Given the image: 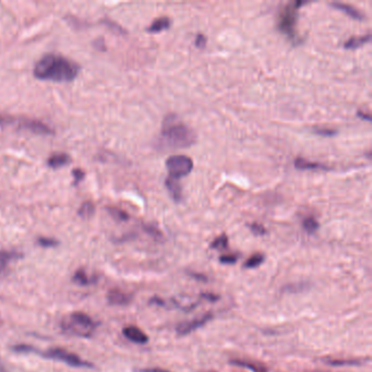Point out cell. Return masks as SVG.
<instances>
[{
  "label": "cell",
  "instance_id": "cell-1",
  "mask_svg": "<svg viewBox=\"0 0 372 372\" xmlns=\"http://www.w3.org/2000/svg\"><path fill=\"white\" fill-rule=\"evenodd\" d=\"M80 72V67L73 60L57 54H46L35 63L34 77L43 81L71 82Z\"/></svg>",
  "mask_w": 372,
  "mask_h": 372
},
{
  "label": "cell",
  "instance_id": "cell-2",
  "mask_svg": "<svg viewBox=\"0 0 372 372\" xmlns=\"http://www.w3.org/2000/svg\"><path fill=\"white\" fill-rule=\"evenodd\" d=\"M197 141V135L191 128L183 124L174 114L166 116L162 124L160 142L163 147L171 150L189 147Z\"/></svg>",
  "mask_w": 372,
  "mask_h": 372
},
{
  "label": "cell",
  "instance_id": "cell-3",
  "mask_svg": "<svg viewBox=\"0 0 372 372\" xmlns=\"http://www.w3.org/2000/svg\"><path fill=\"white\" fill-rule=\"evenodd\" d=\"M96 327V322L83 312L69 313L60 321L61 331L64 334L77 336V338H91L95 333Z\"/></svg>",
  "mask_w": 372,
  "mask_h": 372
},
{
  "label": "cell",
  "instance_id": "cell-4",
  "mask_svg": "<svg viewBox=\"0 0 372 372\" xmlns=\"http://www.w3.org/2000/svg\"><path fill=\"white\" fill-rule=\"evenodd\" d=\"M306 4H308V2H303V0H295V2L288 3L282 9L280 18H278V30L286 35L292 44H297L300 42L296 32V23L298 20V10Z\"/></svg>",
  "mask_w": 372,
  "mask_h": 372
},
{
  "label": "cell",
  "instance_id": "cell-5",
  "mask_svg": "<svg viewBox=\"0 0 372 372\" xmlns=\"http://www.w3.org/2000/svg\"><path fill=\"white\" fill-rule=\"evenodd\" d=\"M166 168L170 178L179 179L191 173L193 161L187 155H173L166 161Z\"/></svg>",
  "mask_w": 372,
  "mask_h": 372
},
{
  "label": "cell",
  "instance_id": "cell-6",
  "mask_svg": "<svg viewBox=\"0 0 372 372\" xmlns=\"http://www.w3.org/2000/svg\"><path fill=\"white\" fill-rule=\"evenodd\" d=\"M16 124L21 129H26V130L38 133V134H53L54 131L52 128H49L47 125L43 124L42 121L34 120V119H26V118H12L8 116H0V126L5 125H13Z\"/></svg>",
  "mask_w": 372,
  "mask_h": 372
},
{
  "label": "cell",
  "instance_id": "cell-7",
  "mask_svg": "<svg viewBox=\"0 0 372 372\" xmlns=\"http://www.w3.org/2000/svg\"><path fill=\"white\" fill-rule=\"evenodd\" d=\"M48 359H54L58 360L63 363L68 364L70 367H77V368H91L92 364L87 361L83 360L81 357L77 356L73 353H70L68 350L63 348H51L43 355Z\"/></svg>",
  "mask_w": 372,
  "mask_h": 372
},
{
  "label": "cell",
  "instance_id": "cell-8",
  "mask_svg": "<svg viewBox=\"0 0 372 372\" xmlns=\"http://www.w3.org/2000/svg\"><path fill=\"white\" fill-rule=\"evenodd\" d=\"M213 318L212 313H207V314H204V316L200 317V318H197L195 320L192 321H187V322H183V323H180L179 325L177 326V333L183 336V335H187V334H190L192 333L193 331L198 330V328L202 327L204 324H206L207 322H209L211 319Z\"/></svg>",
  "mask_w": 372,
  "mask_h": 372
},
{
  "label": "cell",
  "instance_id": "cell-9",
  "mask_svg": "<svg viewBox=\"0 0 372 372\" xmlns=\"http://www.w3.org/2000/svg\"><path fill=\"white\" fill-rule=\"evenodd\" d=\"M123 334L125 335V338L127 340L134 343V344L144 345L148 342L147 335L143 331H141L140 328L137 326H132V325L126 326L123 330Z\"/></svg>",
  "mask_w": 372,
  "mask_h": 372
},
{
  "label": "cell",
  "instance_id": "cell-10",
  "mask_svg": "<svg viewBox=\"0 0 372 372\" xmlns=\"http://www.w3.org/2000/svg\"><path fill=\"white\" fill-rule=\"evenodd\" d=\"M132 296L119 289H111L107 294V302L113 306H127L131 303Z\"/></svg>",
  "mask_w": 372,
  "mask_h": 372
},
{
  "label": "cell",
  "instance_id": "cell-11",
  "mask_svg": "<svg viewBox=\"0 0 372 372\" xmlns=\"http://www.w3.org/2000/svg\"><path fill=\"white\" fill-rule=\"evenodd\" d=\"M332 7H334L335 9H338L342 12L346 13L347 16H349L350 18H353L355 20H358V21H362L364 20V14L358 10L357 8H355V7L350 6L348 4H345V3H341V2H333L330 4Z\"/></svg>",
  "mask_w": 372,
  "mask_h": 372
},
{
  "label": "cell",
  "instance_id": "cell-12",
  "mask_svg": "<svg viewBox=\"0 0 372 372\" xmlns=\"http://www.w3.org/2000/svg\"><path fill=\"white\" fill-rule=\"evenodd\" d=\"M165 185H166V188L168 189L171 198L174 199V201L175 202H181L182 189H181V185L179 184V182L177 181V179H174V178L168 177L167 179L165 180Z\"/></svg>",
  "mask_w": 372,
  "mask_h": 372
},
{
  "label": "cell",
  "instance_id": "cell-13",
  "mask_svg": "<svg viewBox=\"0 0 372 372\" xmlns=\"http://www.w3.org/2000/svg\"><path fill=\"white\" fill-rule=\"evenodd\" d=\"M295 167L299 170H328L327 166L323 165V164L320 163H314V162H309L303 157H297L295 160Z\"/></svg>",
  "mask_w": 372,
  "mask_h": 372
},
{
  "label": "cell",
  "instance_id": "cell-14",
  "mask_svg": "<svg viewBox=\"0 0 372 372\" xmlns=\"http://www.w3.org/2000/svg\"><path fill=\"white\" fill-rule=\"evenodd\" d=\"M71 163V157L66 153H57L49 157L47 164L51 168H59Z\"/></svg>",
  "mask_w": 372,
  "mask_h": 372
},
{
  "label": "cell",
  "instance_id": "cell-15",
  "mask_svg": "<svg viewBox=\"0 0 372 372\" xmlns=\"http://www.w3.org/2000/svg\"><path fill=\"white\" fill-rule=\"evenodd\" d=\"M371 41V34L368 33L366 35H362V36H352L349 40H347L344 44V47L347 49H356L359 48L363 45L368 44V43Z\"/></svg>",
  "mask_w": 372,
  "mask_h": 372
},
{
  "label": "cell",
  "instance_id": "cell-16",
  "mask_svg": "<svg viewBox=\"0 0 372 372\" xmlns=\"http://www.w3.org/2000/svg\"><path fill=\"white\" fill-rule=\"evenodd\" d=\"M170 24H171V21L168 17H161L153 21L151 25L147 27V32L159 33L161 31L167 30V28L170 27Z\"/></svg>",
  "mask_w": 372,
  "mask_h": 372
},
{
  "label": "cell",
  "instance_id": "cell-17",
  "mask_svg": "<svg viewBox=\"0 0 372 372\" xmlns=\"http://www.w3.org/2000/svg\"><path fill=\"white\" fill-rule=\"evenodd\" d=\"M72 281L79 285H82V286H88V285H91L95 282V278L91 277L87 272H85L83 269H79L76 273L73 274V277H72Z\"/></svg>",
  "mask_w": 372,
  "mask_h": 372
},
{
  "label": "cell",
  "instance_id": "cell-18",
  "mask_svg": "<svg viewBox=\"0 0 372 372\" xmlns=\"http://www.w3.org/2000/svg\"><path fill=\"white\" fill-rule=\"evenodd\" d=\"M18 257H20V254L18 252H14V251H5V250H3V251H0V274H2L3 272L7 269V267H8V264L12 260L18 259Z\"/></svg>",
  "mask_w": 372,
  "mask_h": 372
},
{
  "label": "cell",
  "instance_id": "cell-19",
  "mask_svg": "<svg viewBox=\"0 0 372 372\" xmlns=\"http://www.w3.org/2000/svg\"><path fill=\"white\" fill-rule=\"evenodd\" d=\"M303 227L304 230L308 234H314L319 230V223L316 218L313 217H307L303 221Z\"/></svg>",
  "mask_w": 372,
  "mask_h": 372
},
{
  "label": "cell",
  "instance_id": "cell-20",
  "mask_svg": "<svg viewBox=\"0 0 372 372\" xmlns=\"http://www.w3.org/2000/svg\"><path fill=\"white\" fill-rule=\"evenodd\" d=\"M264 260H266V257H264L263 254H260V253H256L254 255H252L250 259H248L245 263V268L247 269H254V268H257L260 267L261 264L264 262Z\"/></svg>",
  "mask_w": 372,
  "mask_h": 372
},
{
  "label": "cell",
  "instance_id": "cell-21",
  "mask_svg": "<svg viewBox=\"0 0 372 372\" xmlns=\"http://www.w3.org/2000/svg\"><path fill=\"white\" fill-rule=\"evenodd\" d=\"M94 211H95V206H94V204H93V203H92V202H90V201H88V202H84V203L81 205V207H80V209H79V211H78V214H79V215H80L81 217H83V218H88V217H90V216L92 215L93 213H94Z\"/></svg>",
  "mask_w": 372,
  "mask_h": 372
},
{
  "label": "cell",
  "instance_id": "cell-22",
  "mask_svg": "<svg viewBox=\"0 0 372 372\" xmlns=\"http://www.w3.org/2000/svg\"><path fill=\"white\" fill-rule=\"evenodd\" d=\"M108 212L110 215L115 218L116 220H119V221H127L129 219V214L126 213L125 211L123 210H119V209H116V207H108Z\"/></svg>",
  "mask_w": 372,
  "mask_h": 372
},
{
  "label": "cell",
  "instance_id": "cell-23",
  "mask_svg": "<svg viewBox=\"0 0 372 372\" xmlns=\"http://www.w3.org/2000/svg\"><path fill=\"white\" fill-rule=\"evenodd\" d=\"M228 245V238L226 235H220L219 237H217L215 240H214L211 244V248L212 249H225Z\"/></svg>",
  "mask_w": 372,
  "mask_h": 372
},
{
  "label": "cell",
  "instance_id": "cell-24",
  "mask_svg": "<svg viewBox=\"0 0 372 372\" xmlns=\"http://www.w3.org/2000/svg\"><path fill=\"white\" fill-rule=\"evenodd\" d=\"M38 244L41 246V247H44V248H52V247H56L59 245V242L57 241L56 239L54 238H48V237H40L38 239Z\"/></svg>",
  "mask_w": 372,
  "mask_h": 372
},
{
  "label": "cell",
  "instance_id": "cell-25",
  "mask_svg": "<svg viewBox=\"0 0 372 372\" xmlns=\"http://www.w3.org/2000/svg\"><path fill=\"white\" fill-rule=\"evenodd\" d=\"M11 349L13 350V352L16 353H20V354H24V353H35L38 352L36 349H35L34 347H32L31 345H25V344H20V345H14L11 347Z\"/></svg>",
  "mask_w": 372,
  "mask_h": 372
},
{
  "label": "cell",
  "instance_id": "cell-26",
  "mask_svg": "<svg viewBox=\"0 0 372 372\" xmlns=\"http://www.w3.org/2000/svg\"><path fill=\"white\" fill-rule=\"evenodd\" d=\"M314 133H317L319 135H322V137H333L338 131L334 130V129H328V128H317L313 130Z\"/></svg>",
  "mask_w": 372,
  "mask_h": 372
},
{
  "label": "cell",
  "instance_id": "cell-27",
  "mask_svg": "<svg viewBox=\"0 0 372 372\" xmlns=\"http://www.w3.org/2000/svg\"><path fill=\"white\" fill-rule=\"evenodd\" d=\"M327 363L332 364V366H356V364H360L359 360H330Z\"/></svg>",
  "mask_w": 372,
  "mask_h": 372
},
{
  "label": "cell",
  "instance_id": "cell-28",
  "mask_svg": "<svg viewBox=\"0 0 372 372\" xmlns=\"http://www.w3.org/2000/svg\"><path fill=\"white\" fill-rule=\"evenodd\" d=\"M206 42H207V39L205 38V35H203L201 33L197 34L196 40H195V44L198 48H205Z\"/></svg>",
  "mask_w": 372,
  "mask_h": 372
},
{
  "label": "cell",
  "instance_id": "cell-29",
  "mask_svg": "<svg viewBox=\"0 0 372 372\" xmlns=\"http://www.w3.org/2000/svg\"><path fill=\"white\" fill-rule=\"evenodd\" d=\"M249 227H250V230H251V232H252L254 235H257V236H261V235H264V234L267 233L266 228H264V227H263L262 225H260V224L254 223V224H251V225H250Z\"/></svg>",
  "mask_w": 372,
  "mask_h": 372
},
{
  "label": "cell",
  "instance_id": "cell-30",
  "mask_svg": "<svg viewBox=\"0 0 372 372\" xmlns=\"http://www.w3.org/2000/svg\"><path fill=\"white\" fill-rule=\"evenodd\" d=\"M237 255H233V254H226V255H221L219 257V261L224 264H234L237 261Z\"/></svg>",
  "mask_w": 372,
  "mask_h": 372
},
{
  "label": "cell",
  "instance_id": "cell-31",
  "mask_svg": "<svg viewBox=\"0 0 372 372\" xmlns=\"http://www.w3.org/2000/svg\"><path fill=\"white\" fill-rule=\"evenodd\" d=\"M232 363H234V364H238V366H242V367L250 368V369H252L254 372H266V370H264L263 368H260V367H254V366H252V364L246 363V362H244V361H232Z\"/></svg>",
  "mask_w": 372,
  "mask_h": 372
},
{
  "label": "cell",
  "instance_id": "cell-32",
  "mask_svg": "<svg viewBox=\"0 0 372 372\" xmlns=\"http://www.w3.org/2000/svg\"><path fill=\"white\" fill-rule=\"evenodd\" d=\"M144 231H146L150 235H152L153 237H161V233L156 230L153 226H144Z\"/></svg>",
  "mask_w": 372,
  "mask_h": 372
},
{
  "label": "cell",
  "instance_id": "cell-33",
  "mask_svg": "<svg viewBox=\"0 0 372 372\" xmlns=\"http://www.w3.org/2000/svg\"><path fill=\"white\" fill-rule=\"evenodd\" d=\"M134 372H168V371L161 368H146V369H138Z\"/></svg>",
  "mask_w": 372,
  "mask_h": 372
},
{
  "label": "cell",
  "instance_id": "cell-34",
  "mask_svg": "<svg viewBox=\"0 0 372 372\" xmlns=\"http://www.w3.org/2000/svg\"><path fill=\"white\" fill-rule=\"evenodd\" d=\"M357 116H358L360 119L362 120H367L369 121V123H371L372 121V117L370 116V114H367V113H362L361 110H358L357 111Z\"/></svg>",
  "mask_w": 372,
  "mask_h": 372
},
{
  "label": "cell",
  "instance_id": "cell-35",
  "mask_svg": "<svg viewBox=\"0 0 372 372\" xmlns=\"http://www.w3.org/2000/svg\"><path fill=\"white\" fill-rule=\"evenodd\" d=\"M73 175H75V178H76V182H78L79 180H81L82 178L84 177V173L81 169H75Z\"/></svg>",
  "mask_w": 372,
  "mask_h": 372
},
{
  "label": "cell",
  "instance_id": "cell-36",
  "mask_svg": "<svg viewBox=\"0 0 372 372\" xmlns=\"http://www.w3.org/2000/svg\"><path fill=\"white\" fill-rule=\"evenodd\" d=\"M204 298H210V299H212L213 300V302H215V300L217 299V297H215V296H212V295H202Z\"/></svg>",
  "mask_w": 372,
  "mask_h": 372
},
{
  "label": "cell",
  "instance_id": "cell-37",
  "mask_svg": "<svg viewBox=\"0 0 372 372\" xmlns=\"http://www.w3.org/2000/svg\"><path fill=\"white\" fill-rule=\"evenodd\" d=\"M209 372H214V371H209Z\"/></svg>",
  "mask_w": 372,
  "mask_h": 372
}]
</instances>
